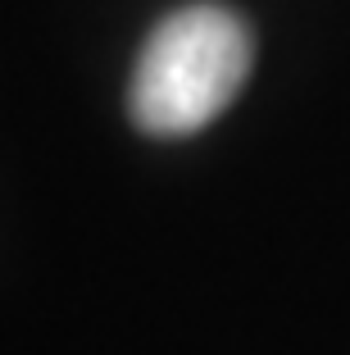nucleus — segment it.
<instances>
[{
    "label": "nucleus",
    "instance_id": "nucleus-1",
    "mask_svg": "<svg viewBox=\"0 0 350 355\" xmlns=\"http://www.w3.org/2000/svg\"><path fill=\"white\" fill-rule=\"evenodd\" d=\"M250 32L223 5H186L150 32L132 73V119L150 137H191L223 114L250 73Z\"/></svg>",
    "mask_w": 350,
    "mask_h": 355
}]
</instances>
